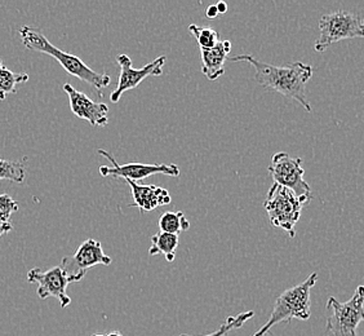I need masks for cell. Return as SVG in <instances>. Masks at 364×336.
Wrapping results in <instances>:
<instances>
[{"mask_svg": "<svg viewBox=\"0 0 364 336\" xmlns=\"http://www.w3.org/2000/svg\"><path fill=\"white\" fill-rule=\"evenodd\" d=\"M313 199V196H297L292 190L278 184L267 191L264 207L269 215L270 224L288 233L291 238L296 237L294 226L301 217L302 209Z\"/></svg>", "mask_w": 364, "mask_h": 336, "instance_id": "obj_4", "label": "cell"}, {"mask_svg": "<svg viewBox=\"0 0 364 336\" xmlns=\"http://www.w3.org/2000/svg\"><path fill=\"white\" fill-rule=\"evenodd\" d=\"M131 187L134 204L131 207H137L141 212H149L156 207L171 204V194L167 189L155 185H140L137 182L126 180Z\"/></svg>", "mask_w": 364, "mask_h": 336, "instance_id": "obj_13", "label": "cell"}, {"mask_svg": "<svg viewBox=\"0 0 364 336\" xmlns=\"http://www.w3.org/2000/svg\"><path fill=\"white\" fill-rule=\"evenodd\" d=\"M363 304V286H358L350 300L345 303L331 296L327 301V310L331 315L327 318L326 330L333 336H358V326L364 318Z\"/></svg>", "mask_w": 364, "mask_h": 336, "instance_id": "obj_6", "label": "cell"}, {"mask_svg": "<svg viewBox=\"0 0 364 336\" xmlns=\"http://www.w3.org/2000/svg\"><path fill=\"white\" fill-rule=\"evenodd\" d=\"M158 225L161 233H168L175 236H178L181 231H188L190 228L189 220L185 217L181 211L178 212L167 211L161 214Z\"/></svg>", "mask_w": 364, "mask_h": 336, "instance_id": "obj_17", "label": "cell"}, {"mask_svg": "<svg viewBox=\"0 0 364 336\" xmlns=\"http://www.w3.org/2000/svg\"><path fill=\"white\" fill-rule=\"evenodd\" d=\"M98 154L102 155L107 161H110L112 166H101L100 167V174L104 177L112 176L114 179H124L129 182H140L144 179H147L150 176L154 175H167L171 177H178L181 171L180 167L171 163V164H164V163H126V164H119L117 159L112 157L109 152L104 149H98Z\"/></svg>", "mask_w": 364, "mask_h": 336, "instance_id": "obj_7", "label": "cell"}, {"mask_svg": "<svg viewBox=\"0 0 364 336\" xmlns=\"http://www.w3.org/2000/svg\"><path fill=\"white\" fill-rule=\"evenodd\" d=\"M232 63H251L255 69V80L269 91H275L294 98L306 112H311V104L306 95V83L313 77V66L301 61L288 63L286 66H274L262 63L252 55L230 57Z\"/></svg>", "mask_w": 364, "mask_h": 336, "instance_id": "obj_1", "label": "cell"}, {"mask_svg": "<svg viewBox=\"0 0 364 336\" xmlns=\"http://www.w3.org/2000/svg\"><path fill=\"white\" fill-rule=\"evenodd\" d=\"M20 36H21L22 44L26 48L53 57L68 74L77 77L85 83L91 84L93 88H96L100 92L98 93L100 96H102L101 95L102 90H105L106 87H109L112 83V77L107 73H97L92 70L91 68L79 57L68 53L63 49L57 48L56 46L49 42L48 38L43 34L41 28L22 26L20 28Z\"/></svg>", "mask_w": 364, "mask_h": 336, "instance_id": "obj_2", "label": "cell"}, {"mask_svg": "<svg viewBox=\"0 0 364 336\" xmlns=\"http://www.w3.org/2000/svg\"><path fill=\"white\" fill-rule=\"evenodd\" d=\"M28 280L30 283L38 285L36 294L42 300H46L47 298L52 296L60 301L63 308L70 305V296L66 293L68 286L70 285V280L66 277L61 266H53L46 272H42L38 268L30 269L28 273Z\"/></svg>", "mask_w": 364, "mask_h": 336, "instance_id": "obj_11", "label": "cell"}, {"mask_svg": "<svg viewBox=\"0 0 364 336\" xmlns=\"http://www.w3.org/2000/svg\"><path fill=\"white\" fill-rule=\"evenodd\" d=\"M30 77L26 73L9 70L0 58V100H6L9 93L17 92V85L26 83Z\"/></svg>", "mask_w": 364, "mask_h": 336, "instance_id": "obj_16", "label": "cell"}, {"mask_svg": "<svg viewBox=\"0 0 364 336\" xmlns=\"http://www.w3.org/2000/svg\"><path fill=\"white\" fill-rule=\"evenodd\" d=\"M178 236L168 234V233H156L151 237V246L149 248L150 256L164 255L166 260L172 263L176 258V251L178 248Z\"/></svg>", "mask_w": 364, "mask_h": 336, "instance_id": "obj_15", "label": "cell"}, {"mask_svg": "<svg viewBox=\"0 0 364 336\" xmlns=\"http://www.w3.org/2000/svg\"><path fill=\"white\" fill-rule=\"evenodd\" d=\"M188 30L193 36H196V42L200 49L213 48L220 42V36L215 28L198 26L193 23V25H189Z\"/></svg>", "mask_w": 364, "mask_h": 336, "instance_id": "obj_18", "label": "cell"}, {"mask_svg": "<svg viewBox=\"0 0 364 336\" xmlns=\"http://www.w3.org/2000/svg\"><path fill=\"white\" fill-rule=\"evenodd\" d=\"M253 315H255V312L252 310H248V312H245V313H240L238 315H234V317H228L226 320H225V322L223 323V326L220 327V329L216 330V331H213V332H210V335H203V336H225L228 335L230 331L232 330L240 329L243 325H245L247 321H250L251 318H253ZM178 336H191L189 334H181V335Z\"/></svg>", "mask_w": 364, "mask_h": 336, "instance_id": "obj_20", "label": "cell"}, {"mask_svg": "<svg viewBox=\"0 0 364 336\" xmlns=\"http://www.w3.org/2000/svg\"><path fill=\"white\" fill-rule=\"evenodd\" d=\"M218 16V11L216 6H210L207 8V17L208 19H216Z\"/></svg>", "mask_w": 364, "mask_h": 336, "instance_id": "obj_22", "label": "cell"}, {"mask_svg": "<svg viewBox=\"0 0 364 336\" xmlns=\"http://www.w3.org/2000/svg\"><path fill=\"white\" fill-rule=\"evenodd\" d=\"M11 231H12V224H11V223H8V224H0V237Z\"/></svg>", "mask_w": 364, "mask_h": 336, "instance_id": "obj_23", "label": "cell"}, {"mask_svg": "<svg viewBox=\"0 0 364 336\" xmlns=\"http://www.w3.org/2000/svg\"><path fill=\"white\" fill-rule=\"evenodd\" d=\"M269 174L273 177L274 184L292 190L296 196H313L311 188L304 180L305 169L301 158H294L283 152L277 153L272 157Z\"/></svg>", "mask_w": 364, "mask_h": 336, "instance_id": "obj_9", "label": "cell"}, {"mask_svg": "<svg viewBox=\"0 0 364 336\" xmlns=\"http://www.w3.org/2000/svg\"><path fill=\"white\" fill-rule=\"evenodd\" d=\"M166 60V56L158 57L153 63H147L146 66L141 69H134L132 60L127 55L117 57V63L120 66V75L117 88L110 95V101L112 104L119 103L123 93L137 88L147 77H161Z\"/></svg>", "mask_w": 364, "mask_h": 336, "instance_id": "obj_10", "label": "cell"}, {"mask_svg": "<svg viewBox=\"0 0 364 336\" xmlns=\"http://www.w3.org/2000/svg\"><path fill=\"white\" fill-rule=\"evenodd\" d=\"M93 336H105V335H102V334H96V335H93Z\"/></svg>", "mask_w": 364, "mask_h": 336, "instance_id": "obj_26", "label": "cell"}, {"mask_svg": "<svg viewBox=\"0 0 364 336\" xmlns=\"http://www.w3.org/2000/svg\"><path fill=\"white\" fill-rule=\"evenodd\" d=\"M112 258L106 255L101 242L90 238L79 246L73 256H65L61 261V268L70 280V283L80 282L87 272L96 266H110Z\"/></svg>", "mask_w": 364, "mask_h": 336, "instance_id": "obj_8", "label": "cell"}, {"mask_svg": "<svg viewBox=\"0 0 364 336\" xmlns=\"http://www.w3.org/2000/svg\"><path fill=\"white\" fill-rule=\"evenodd\" d=\"M20 206L8 194H0V224L11 223L12 214L18 211Z\"/></svg>", "mask_w": 364, "mask_h": 336, "instance_id": "obj_21", "label": "cell"}, {"mask_svg": "<svg viewBox=\"0 0 364 336\" xmlns=\"http://www.w3.org/2000/svg\"><path fill=\"white\" fill-rule=\"evenodd\" d=\"M318 273L309 275L300 285L288 288L277 298L267 322L253 336H265L275 325L291 322L292 320L308 321L311 315V290L316 286Z\"/></svg>", "mask_w": 364, "mask_h": 336, "instance_id": "obj_3", "label": "cell"}, {"mask_svg": "<svg viewBox=\"0 0 364 336\" xmlns=\"http://www.w3.org/2000/svg\"><path fill=\"white\" fill-rule=\"evenodd\" d=\"M216 8H218V14H226V11H228V4L224 3V1H220L218 6H216Z\"/></svg>", "mask_w": 364, "mask_h": 336, "instance_id": "obj_24", "label": "cell"}, {"mask_svg": "<svg viewBox=\"0 0 364 336\" xmlns=\"http://www.w3.org/2000/svg\"><path fill=\"white\" fill-rule=\"evenodd\" d=\"M231 51L230 41H220L210 49H200L202 73L210 80H218L225 73V63Z\"/></svg>", "mask_w": 364, "mask_h": 336, "instance_id": "obj_14", "label": "cell"}, {"mask_svg": "<svg viewBox=\"0 0 364 336\" xmlns=\"http://www.w3.org/2000/svg\"><path fill=\"white\" fill-rule=\"evenodd\" d=\"M25 176H26V171L20 162L0 159V182L9 180V182L22 184L25 180Z\"/></svg>", "mask_w": 364, "mask_h": 336, "instance_id": "obj_19", "label": "cell"}, {"mask_svg": "<svg viewBox=\"0 0 364 336\" xmlns=\"http://www.w3.org/2000/svg\"><path fill=\"white\" fill-rule=\"evenodd\" d=\"M106 336H123L120 334L119 331H112V332H109Z\"/></svg>", "mask_w": 364, "mask_h": 336, "instance_id": "obj_25", "label": "cell"}, {"mask_svg": "<svg viewBox=\"0 0 364 336\" xmlns=\"http://www.w3.org/2000/svg\"><path fill=\"white\" fill-rule=\"evenodd\" d=\"M70 101L71 112L77 118L85 120L93 127H105L109 123V106L104 103H96L83 92L77 91L71 84L63 85Z\"/></svg>", "mask_w": 364, "mask_h": 336, "instance_id": "obj_12", "label": "cell"}, {"mask_svg": "<svg viewBox=\"0 0 364 336\" xmlns=\"http://www.w3.org/2000/svg\"><path fill=\"white\" fill-rule=\"evenodd\" d=\"M319 31L321 34L316 39L314 48L316 52H324L335 43L363 38V17L360 14L343 11L326 14L319 21Z\"/></svg>", "mask_w": 364, "mask_h": 336, "instance_id": "obj_5", "label": "cell"}]
</instances>
